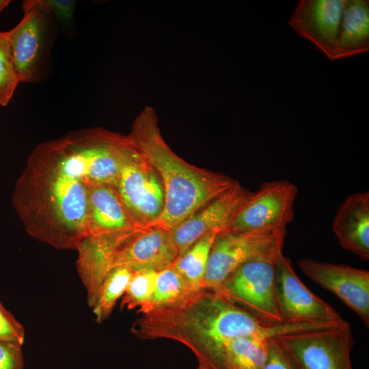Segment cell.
Wrapping results in <instances>:
<instances>
[{
  "mask_svg": "<svg viewBox=\"0 0 369 369\" xmlns=\"http://www.w3.org/2000/svg\"><path fill=\"white\" fill-rule=\"evenodd\" d=\"M22 345L0 341V369H23Z\"/></svg>",
  "mask_w": 369,
  "mask_h": 369,
  "instance_id": "cell-25",
  "label": "cell"
},
{
  "mask_svg": "<svg viewBox=\"0 0 369 369\" xmlns=\"http://www.w3.org/2000/svg\"><path fill=\"white\" fill-rule=\"evenodd\" d=\"M286 230L217 233L209 254L204 288L217 289L241 265L256 261L276 264L283 254Z\"/></svg>",
  "mask_w": 369,
  "mask_h": 369,
  "instance_id": "cell-6",
  "label": "cell"
},
{
  "mask_svg": "<svg viewBox=\"0 0 369 369\" xmlns=\"http://www.w3.org/2000/svg\"><path fill=\"white\" fill-rule=\"evenodd\" d=\"M54 19L68 27L72 24L76 1L72 0H45Z\"/></svg>",
  "mask_w": 369,
  "mask_h": 369,
  "instance_id": "cell-26",
  "label": "cell"
},
{
  "mask_svg": "<svg viewBox=\"0 0 369 369\" xmlns=\"http://www.w3.org/2000/svg\"><path fill=\"white\" fill-rule=\"evenodd\" d=\"M332 230L340 245L363 260L369 259V193L349 195L339 206Z\"/></svg>",
  "mask_w": 369,
  "mask_h": 369,
  "instance_id": "cell-16",
  "label": "cell"
},
{
  "mask_svg": "<svg viewBox=\"0 0 369 369\" xmlns=\"http://www.w3.org/2000/svg\"><path fill=\"white\" fill-rule=\"evenodd\" d=\"M9 0H0V12H1L10 3Z\"/></svg>",
  "mask_w": 369,
  "mask_h": 369,
  "instance_id": "cell-28",
  "label": "cell"
},
{
  "mask_svg": "<svg viewBox=\"0 0 369 369\" xmlns=\"http://www.w3.org/2000/svg\"><path fill=\"white\" fill-rule=\"evenodd\" d=\"M369 50V1L345 0L333 61Z\"/></svg>",
  "mask_w": 369,
  "mask_h": 369,
  "instance_id": "cell-17",
  "label": "cell"
},
{
  "mask_svg": "<svg viewBox=\"0 0 369 369\" xmlns=\"http://www.w3.org/2000/svg\"><path fill=\"white\" fill-rule=\"evenodd\" d=\"M198 367L197 369H213L209 366H208L206 364L202 362V361H198Z\"/></svg>",
  "mask_w": 369,
  "mask_h": 369,
  "instance_id": "cell-29",
  "label": "cell"
},
{
  "mask_svg": "<svg viewBox=\"0 0 369 369\" xmlns=\"http://www.w3.org/2000/svg\"><path fill=\"white\" fill-rule=\"evenodd\" d=\"M215 290L265 323H284L277 303L275 264H243Z\"/></svg>",
  "mask_w": 369,
  "mask_h": 369,
  "instance_id": "cell-8",
  "label": "cell"
},
{
  "mask_svg": "<svg viewBox=\"0 0 369 369\" xmlns=\"http://www.w3.org/2000/svg\"><path fill=\"white\" fill-rule=\"evenodd\" d=\"M157 271L144 269L134 271L122 297L121 306L128 310L141 308L150 299L156 284Z\"/></svg>",
  "mask_w": 369,
  "mask_h": 369,
  "instance_id": "cell-22",
  "label": "cell"
},
{
  "mask_svg": "<svg viewBox=\"0 0 369 369\" xmlns=\"http://www.w3.org/2000/svg\"><path fill=\"white\" fill-rule=\"evenodd\" d=\"M282 324H267L215 290L204 288L184 301L143 314L131 331L145 340L169 339L187 346L198 361L223 369L225 345L242 337L273 338Z\"/></svg>",
  "mask_w": 369,
  "mask_h": 369,
  "instance_id": "cell-2",
  "label": "cell"
},
{
  "mask_svg": "<svg viewBox=\"0 0 369 369\" xmlns=\"http://www.w3.org/2000/svg\"><path fill=\"white\" fill-rule=\"evenodd\" d=\"M344 4L345 0H302L288 24L333 61Z\"/></svg>",
  "mask_w": 369,
  "mask_h": 369,
  "instance_id": "cell-14",
  "label": "cell"
},
{
  "mask_svg": "<svg viewBox=\"0 0 369 369\" xmlns=\"http://www.w3.org/2000/svg\"><path fill=\"white\" fill-rule=\"evenodd\" d=\"M127 135L163 186L164 206L156 226L171 231L236 183L222 174L193 166L174 152L161 135L152 107L139 113Z\"/></svg>",
  "mask_w": 369,
  "mask_h": 369,
  "instance_id": "cell-3",
  "label": "cell"
},
{
  "mask_svg": "<svg viewBox=\"0 0 369 369\" xmlns=\"http://www.w3.org/2000/svg\"><path fill=\"white\" fill-rule=\"evenodd\" d=\"M25 337L23 326L5 308L0 301V341L23 345Z\"/></svg>",
  "mask_w": 369,
  "mask_h": 369,
  "instance_id": "cell-24",
  "label": "cell"
},
{
  "mask_svg": "<svg viewBox=\"0 0 369 369\" xmlns=\"http://www.w3.org/2000/svg\"><path fill=\"white\" fill-rule=\"evenodd\" d=\"M133 271L129 267L117 266L105 276L92 307L97 323L110 316L117 300L124 295Z\"/></svg>",
  "mask_w": 369,
  "mask_h": 369,
  "instance_id": "cell-21",
  "label": "cell"
},
{
  "mask_svg": "<svg viewBox=\"0 0 369 369\" xmlns=\"http://www.w3.org/2000/svg\"><path fill=\"white\" fill-rule=\"evenodd\" d=\"M217 233L211 232L200 238L172 263L195 293L204 289L209 254Z\"/></svg>",
  "mask_w": 369,
  "mask_h": 369,
  "instance_id": "cell-20",
  "label": "cell"
},
{
  "mask_svg": "<svg viewBox=\"0 0 369 369\" xmlns=\"http://www.w3.org/2000/svg\"><path fill=\"white\" fill-rule=\"evenodd\" d=\"M22 8L20 21L7 31L20 83H36L45 74L54 17L45 0L24 1Z\"/></svg>",
  "mask_w": 369,
  "mask_h": 369,
  "instance_id": "cell-7",
  "label": "cell"
},
{
  "mask_svg": "<svg viewBox=\"0 0 369 369\" xmlns=\"http://www.w3.org/2000/svg\"><path fill=\"white\" fill-rule=\"evenodd\" d=\"M19 83L8 31H0V106L9 104Z\"/></svg>",
  "mask_w": 369,
  "mask_h": 369,
  "instance_id": "cell-23",
  "label": "cell"
},
{
  "mask_svg": "<svg viewBox=\"0 0 369 369\" xmlns=\"http://www.w3.org/2000/svg\"><path fill=\"white\" fill-rule=\"evenodd\" d=\"M114 188L137 228L158 223L164 206L163 186L156 172L137 149L122 167Z\"/></svg>",
  "mask_w": 369,
  "mask_h": 369,
  "instance_id": "cell-10",
  "label": "cell"
},
{
  "mask_svg": "<svg viewBox=\"0 0 369 369\" xmlns=\"http://www.w3.org/2000/svg\"><path fill=\"white\" fill-rule=\"evenodd\" d=\"M87 227L90 236H118L139 228L131 219L114 187L109 184L89 187Z\"/></svg>",
  "mask_w": 369,
  "mask_h": 369,
  "instance_id": "cell-15",
  "label": "cell"
},
{
  "mask_svg": "<svg viewBox=\"0 0 369 369\" xmlns=\"http://www.w3.org/2000/svg\"><path fill=\"white\" fill-rule=\"evenodd\" d=\"M97 254L105 275L117 266L159 271L172 265L178 256L171 231L156 225L118 236H100Z\"/></svg>",
  "mask_w": 369,
  "mask_h": 369,
  "instance_id": "cell-4",
  "label": "cell"
},
{
  "mask_svg": "<svg viewBox=\"0 0 369 369\" xmlns=\"http://www.w3.org/2000/svg\"><path fill=\"white\" fill-rule=\"evenodd\" d=\"M269 340L257 336L232 340L224 346L223 369H263L269 353Z\"/></svg>",
  "mask_w": 369,
  "mask_h": 369,
  "instance_id": "cell-19",
  "label": "cell"
},
{
  "mask_svg": "<svg viewBox=\"0 0 369 369\" xmlns=\"http://www.w3.org/2000/svg\"><path fill=\"white\" fill-rule=\"evenodd\" d=\"M195 294L182 275L172 265L157 271L150 300L138 309L141 314L177 305Z\"/></svg>",
  "mask_w": 369,
  "mask_h": 369,
  "instance_id": "cell-18",
  "label": "cell"
},
{
  "mask_svg": "<svg viewBox=\"0 0 369 369\" xmlns=\"http://www.w3.org/2000/svg\"><path fill=\"white\" fill-rule=\"evenodd\" d=\"M297 264L311 280L336 295L369 327V272L346 264L304 258Z\"/></svg>",
  "mask_w": 369,
  "mask_h": 369,
  "instance_id": "cell-12",
  "label": "cell"
},
{
  "mask_svg": "<svg viewBox=\"0 0 369 369\" xmlns=\"http://www.w3.org/2000/svg\"><path fill=\"white\" fill-rule=\"evenodd\" d=\"M297 186L285 180L262 183L239 207L226 229L232 232L286 230L294 218Z\"/></svg>",
  "mask_w": 369,
  "mask_h": 369,
  "instance_id": "cell-9",
  "label": "cell"
},
{
  "mask_svg": "<svg viewBox=\"0 0 369 369\" xmlns=\"http://www.w3.org/2000/svg\"><path fill=\"white\" fill-rule=\"evenodd\" d=\"M263 369H294L271 338L269 340V353Z\"/></svg>",
  "mask_w": 369,
  "mask_h": 369,
  "instance_id": "cell-27",
  "label": "cell"
},
{
  "mask_svg": "<svg viewBox=\"0 0 369 369\" xmlns=\"http://www.w3.org/2000/svg\"><path fill=\"white\" fill-rule=\"evenodd\" d=\"M277 303L283 323H339L340 315L312 293L295 273L291 260L281 255L275 264Z\"/></svg>",
  "mask_w": 369,
  "mask_h": 369,
  "instance_id": "cell-11",
  "label": "cell"
},
{
  "mask_svg": "<svg viewBox=\"0 0 369 369\" xmlns=\"http://www.w3.org/2000/svg\"><path fill=\"white\" fill-rule=\"evenodd\" d=\"M122 164L112 131H71L32 150L15 183L12 206L33 238L58 249H75L88 236L89 187L113 185Z\"/></svg>",
  "mask_w": 369,
  "mask_h": 369,
  "instance_id": "cell-1",
  "label": "cell"
},
{
  "mask_svg": "<svg viewBox=\"0 0 369 369\" xmlns=\"http://www.w3.org/2000/svg\"><path fill=\"white\" fill-rule=\"evenodd\" d=\"M271 338L294 369H353L354 340L351 325L344 320Z\"/></svg>",
  "mask_w": 369,
  "mask_h": 369,
  "instance_id": "cell-5",
  "label": "cell"
},
{
  "mask_svg": "<svg viewBox=\"0 0 369 369\" xmlns=\"http://www.w3.org/2000/svg\"><path fill=\"white\" fill-rule=\"evenodd\" d=\"M251 193L236 182L172 230L178 256L204 236L226 229L236 210Z\"/></svg>",
  "mask_w": 369,
  "mask_h": 369,
  "instance_id": "cell-13",
  "label": "cell"
}]
</instances>
